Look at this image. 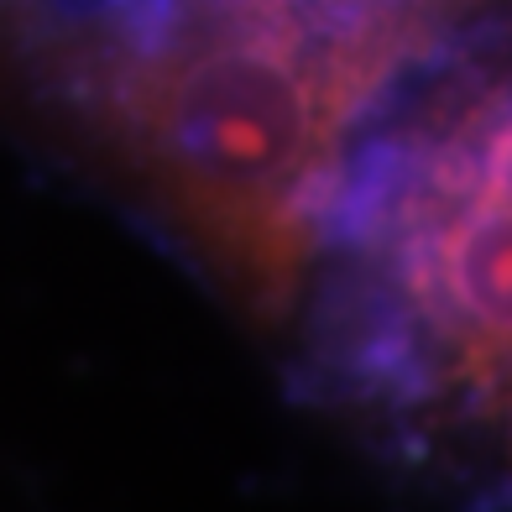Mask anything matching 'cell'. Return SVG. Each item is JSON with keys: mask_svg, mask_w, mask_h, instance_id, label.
I'll use <instances>...</instances> for the list:
<instances>
[{"mask_svg": "<svg viewBox=\"0 0 512 512\" xmlns=\"http://www.w3.org/2000/svg\"><path fill=\"white\" fill-rule=\"evenodd\" d=\"M319 418L439 512H512V6L345 152L283 314Z\"/></svg>", "mask_w": 512, "mask_h": 512, "instance_id": "6da1fadb", "label": "cell"}]
</instances>
